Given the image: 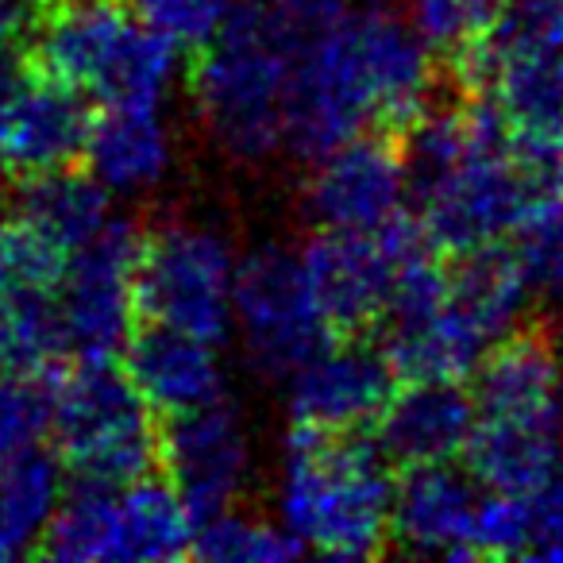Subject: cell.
I'll use <instances>...</instances> for the list:
<instances>
[{
  "instance_id": "cell-1",
  "label": "cell",
  "mask_w": 563,
  "mask_h": 563,
  "mask_svg": "<svg viewBox=\"0 0 563 563\" xmlns=\"http://www.w3.org/2000/svg\"><path fill=\"white\" fill-rule=\"evenodd\" d=\"M394 475L386 455L360 432L294 424L282 471V525L301 548L329 560H371L390 540Z\"/></svg>"
},
{
  "instance_id": "cell-2",
  "label": "cell",
  "mask_w": 563,
  "mask_h": 563,
  "mask_svg": "<svg viewBox=\"0 0 563 563\" xmlns=\"http://www.w3.org/2000/svg\"><path fill=\"white\" fill-rule=\"evenodd\" d=\"M27 43L35 70L109 109H158L178 70V47L143 27L124 0H51Z\"/></svg>"
},
{
  "instance_id": "cell-3",
  "label": "cell",
  "mask_w": 563,
  "mask_h": 563,
  "mask_svg": "<svg viewBox=\"0 0 563 563\" xmlns=\"http://www.w3.org/2000/svg\"><path fill=\"white\" fill-rule=\"evenodd\" d=\"M197 112L235 163H266L286 147V58L266 32L263 4L232 9L189 74Z\"/></svg>"
},
{
  "instance_id": "cell-4",
  "label": "cell",
  "mask_w": 563,
  "mask_h": 563,
  "mask_svg": "<svg viewBox=\"0 0 563 563\" xmlns=\"http://www.w3.org/2000/svg\"><path fill=\"white\" fill-rule=\"evenodd\" d=\"M55 452L78 478L128 486L158 467V421L124 371L74 363L51 398Z\"/></svg>"
},
{
  "instance_id": "cell-5",
  "label": "cell",
  "mask_w": 563,
  "mask_h": 563,
  "mask_svg": "<svg viewBox=\"0 0 563 563\" xmlns=\"http://www.w3.org/2000/svg\"><path fill=\"white\" fill-rule=\"evenodd\" d=\"M232 247L212 228L174 220L140 235L132 298L143 321L220 344L232 329Z\"/></svg>"
},
{
  "instance_id": "cell-6",
  "label": "cell",
  "mask_w": 563,
  "mask_h": 563,
  "mask_svg": "<svg viewBox=\"0 0 563 563\" xmlns=\"http://www.w3.org/2000/svg\"><path fill=\"white\" fill-rule=\"evenodd\" d=\"M232 321L251 367L266 378H286L332 340L309 294L301 255L282 243H263L235 263Z\"/></svg>"
},
{
  "instance_id": "cell-7",
  "label": "cell",
  "mask_w": 563,
  "mask_h": 563,
  "mask_svg": "<svg viewBox=\"0 0 563 563\" xmlns=\"http://www.w3.org/2000/svg\"><path fill=\"white\" fill-rule=\"evenodd\" d=\"M140 235L143 232L132 220L112 217L93 243L66 258L55 301L70 360L112 363L124 352L135 324L132 271Z\"/></svg>"
},
{
  "instance_id": "cell-8",
  "label": "cell",
  "mask_w": 563,
  "mask_h": 563,
  "mask_svg": "<svg viewBox=\"0 0 563 563\" xmlns=\"http://www.w3.org/2000/svg\"><path fill=\"white\" fill-rule=\"evenodd\" d=\"M158 467L194 521L232 509L251 478V440L240 409L217 398L186 413H166L158 424Z\"/></svg>"
},
{
  "instance_id": "cell-9",
  "label": "cell",
  "mask_w": 563,
  "mask_h": 563,
  "mask_svg": "<svg viewBox=\"0 0 563 563\" xmlns=\"http://www.w3.org/2000/svg\"><path fill=\"white\" fill-rule=\"evenodd\" d=\"M409 178L398 135H355L317 158L306 181V209L317 228L375 235L406 212Z\"/></svg>"
},
{
  "instance_id": "cell-10",
  "label": "cell",
  "mask_w": 563,
  "mask_h": 563,
  "mask_svg": "<svg viewBox=\"0 0 563 563\" xmlns=\"http://www.w3.org/2000/svg\"><path fill=\"white\" fill-rule=\"evenodd\" d=\"M290 421L317 432H363L398 390L383 347L363 336H336L290 375Z\"/></svg>"
},
{
  "instance_id": "cell-11",
  "label": "cell",
  "mask_w": 563,
  "mask_h": 563,
  "mask_svg": "<svg viewBox=\"0 0 563 563\" xmlns=\"http://www.w3.org/2000/svg\"><path fill=\"white\" fill-rule=\"evenodd\" d=\"M344 43L371 112H375V128L398 135L437 93L432 55L417 40L409 16H401L386 0L352 9L344 24Z\"/></svg>"
},
{
  "instance_id": "cell-12",
  "label": "cell",
  "mask_w": 563,
  "mask_h": 563,
  "mask_svg": "<svg viewBox=\"0 0 563 563\" xmlns=\"http://www.w3.org/2000/svg\"><path fill=\"white\" fill-rule=\"evenodd\" d=\"M298 255L332 340L367 336L375 324H383L394 294V263L378 235L321 228Z\"/></svg>"
},
{
  "instance_id": "cell-13",
  "label": "cell",
  "mask_w": 563,
  "mask_h": 563,
  "mask_svg": "<svg viewBox=\"0 0 563 563\" xmlns=\"http://www.w3.org/2000/svg\"><path fill=\"white\" fill-rule=\"evenodd\" d=\"M93 120L81 89L47 78L32 66L9 101L0 104V158L20 178L78 166Z\"/></svg>"
},
{
  "instance_id": "cell-14",
  "label": "cell",
  "mask_w": 563,
  "mask_h": 563,
  "mask_svg": "<svg viewBox=\"0 0 563 563\" xmlns=\"http://www.w3.org/2000/svg\"><path fill=\"white\" fill-rule=\"evenodd\" d=\"M471 378L478 417L563 429V363L544 324H525L498 336L475 363Z\"/></svg>"
},
{
  "instance_id": "cell-15",
  "label": "cell",
  "mask_w": 563,
  "mask_h": 563,
  "mask_svg": "<svg viewBox=\"0 0 563 563\" xmlns=\"http://www.w3.org/2000/svg\"><path fill=\"white\" fill-rule=\"evenodd\" d=\"M478 506V483L452 463H421L401 467L394 478L390 540L413 555H448L475 560L471 552V521Z\"/></svg>"
},
{
  "instance_id": "cell-16",
  "label": "cell",
  "mask_w": 563,
  "mask_h": 563,
  "mask_svg": "<svg viewBox=\"0 0 563 563\" xmlns=\"http://www.w3.org/2000/svg\"><path fill=\"white\" fill-rule=\"evenodd\" d=\"M475 424V398L460 383H406L390 394L371 429L386 463L421 467V463H452L455 455H463Z\"/></svg>"
},
{
  "instance_id": "cell-17",
  "label": "cell",
  "mask_w": 563,
  "mask_h": 563,
  "mask_svg": "<svg viewBox=\"0 0 563 563\" xmlns=\"http://www.w3.org/2000/svg\"><path fill=\"white\" fill-rule=\"evenodd\" d=\"M124 375L155 413H186L224 398V367L212 340L194 332L143 324L124 344Z\"/></svg>"
},
{
  "instance_id": "cell-18",
  "label": "cell",
  "mask_w": 563,
  "mask_h": 563,
  "mask_svg": "<svg viewBox=\"0 0 563 563\" xmlns=\"http://www.w3.org/2000/svg\"><path fill=\"white\" fill-rule=\"evenodd\" d=\"M486 347L490 340L448 301V290L421 313L386 317L383 355L398 383H463Z\"/></svg>"
},
{
  "instance_id": "cell-19",
  "label": "cell",
  "mask_w": 563,
  "mask_h": 563,
  "mask_svg": "<svg viewBox=\"0 0 563 563\" xmlns=\"http://www.w3.org/2000/svg\"><path fill=\"white\" fill-rule=\"evenodd\" d=\"M463 455H467V467H471L467 475L483 490L537 494L544 486V478L560 467L563 429L560 424L478 417Z\"/></svg>"
},
{
  "instance_id": "cell-20",
  "label": "cell",
  "mask_w": 563,
  "mask_h": 563,
  "mask_svg": "<svg viewBox=\"0 0 563 563\" xmlns=\"http://www.w3.org/2000/svg\"><path fill=\"white\" fill-rule=\"evenodd\" d=\"M16 220L55 243L63 255H74L104 232L112 220V201L93 174L63 166L20 181Z\"/></svg>"
},
{
  "instance_id": "cell-21",
  "label": "cell",
  "mask_w": 563,
  "mask_h": 563,
  "mask_svg": "<svg viewBox=\"0 0 563 563\" xmlns=\"http://www.w3.org/2000/svg\"><path fill=\"white\" fill-rule=\"evenodd\" d=\"M81 158L104 189L140 194L170 170V135L158 109H109L93 120Z\"/></svg>"
},
{
  "instance_id": "cell-22",
  "label": "cell",
  "mask_w": 563,
  "mask_h": 563,
  "mask_svg": "<svg viewBox=\"0 0 563 563\" xmlns=\"http://www.w3.org/2000/svg\"><path fill=\"white\" fill-rule=\"evenodd\" d=\"M197 521L170 483L143 475L117 486V563L181 560L194 544Z\"/></svg>"
},
{
  "instance_id": "cell-23",
  "label": "cell",
  "mask_w": 563,
  "mask_h": 563,
  "mask_svg": "<svg viewBox=\"0 0 563 563\" xmlns=\"http://www.w3.org/2000/svg\"><path fill=\"white\" fill-rule=\"evenodd\" d=\"M486 93L517 143L563 151V51L498 66Z\"/></svg>"
},
{
  "instance_id": "cell-24",
  "label": "cell",
  "mask_w": 563,
  "mask_h": 563,
  "mask_svg": "<svg viewBox=\"0 0 563 563\" xmlns=\"http://www.w3.org/2000/svg\"><path fill=\"white\" fill-rule=\"evenodd\" d=\"M552 51H563V0H501L483 40L448 70L460 86L486 89L498 66Z\"/></svg>"
},
{
  "instance_id": "cell-25",
  "label": "cell",
  "mask_w": 563,
  "mask_h": 563,
  "mask_svg": "<svg viewBox=\"0 0 563 563\" xmlns=\"http://www.w3.org/2000/svg\"><path fill=\"white\" fill-rule=\"evenodd\" d=\"M529 298L532 294L521 278V266H517L514 251L501 243L455 255V266H448V301L490 344L509 329H517Z\"/></svg>"
},
{
  "instance_id": "cell-26",
  "label": "cell",
  "mask_w": 563,
  "mask_h": 563,
  "mask_svg": "<svg viewBox=\"0 0 563 563\" xmlns=\"http://www.w3.org/2000/svg\"><path fill=\"white\" fill-rule=\"evenodd\" d=\"M63 498V460L43 448L0 460V563L40 548L43 529Z\"/></svg>"
},
{
  "instance_id": "cell-27",
  "label": "cell",
  "mask_w": 563,
  "mask_h": 563,
  "mask_svg": "<svg viewBox=\"0 0 563 563\" xmlns=\"http://www.w3.org/2000/svg\"><path fill=\"white\" fill-rule=\"evenodd\" d=\"M35 552L58 563H117V486L78 478L63 490Z\"/></svg>"
},
{
  "instance_id": "cell-28",
  "label": "cell",
  "mask_w": 563,
  "mask_h": 563,
  "mask_svg": "<svg viewBox=\"0 0 563 563\" xmlns=\"http://www.w3.org/2000/svg\"><path fill=\"white\" fill-rule=\"evenodd\" d=\"M66 355L55 290L0 294V367L55 375Z\"/></svg>"
},
{
  "instance_id": "cell-29",
  "label": "cell",
  "mask_w": 563,
  "mask_h": 563,
  "mask_svg": "<svg viewBox=\"0 0 563 563\" xmlns=\"http://www.w3.org/2000/svg\"><path fill=\"white\" fill-rule=\"evenodd\" d=\"M189 555L209 563H286L301 555V544L290 537L286 525L224 509V514L197 521Z\"/></svg>"
},
{
  "instance_id": "cell-30",
  "label": "cell",
  "mask_w": 563,
  "mask_h": 563,
  "mask_svg": "<svg viewBox=\"0 0 563 563\" xmlns=\"http://www.w3.org/2000/svg\"><path fill=\"white\" fill-rule=\"evenodd\" d=\"M514 258L532 298L563 301V197L540 201L517 220Z\"/></svg>"
},
{
  "instance_id": "cell-31",
  "label": "cell",
  "mask_w": 563,
  "mask_h": 563,
  "mask_svg": "<svg viewBox=\"0 0 563 563\" xmlns=\"http://www.w3.org/2000/svg\"><path fill=\"white\" fill-rule=\"evenodd\" d=\"M501 0H409V24L432 58L460 63L486 35Z\"/></svg>"
},
{
  "instance_id": "cell-32",
  "label": "cell",
  "mask_w": 563,
  "mask_h": 563,
  "mask_svg": "<svg viewBox=\"0 0 563 563\" xmlns=\"http://www.w3.org/2000/svg\"><path fill=\"white\" fill-rule=\"evenodd\" d=\"M55 378L0 367V460L40 448L51 429Z\"/></svg>"
},
{
  "instance_id": "cell-33",
  "label": "cell",
  "mask_w": 563,
  "mask_h": 563,
  "mask_svg": "<svg viewBox=\"0 0 563 563\" xmlns=\"http://www.w3.org/2000/svg\"><path fill=\"white\" fill-rule=\"evenodd\" d=\"M352 0H271L263 4L266 32L286 63L313 55L344 27Z\"/></svg>"
},
{
  "instance_id": "cell-34",
  "label": "cell",
  "mask_w": 563,
  "mask_h": 563,
  "mask_svg": "<svg viewBox=\"0 0 563 563\" xmlns=\"http://www.w3.org/2000/svg\"><path fill=\"white\" fill-rule=\"evenodd\" d=\"M128 12L178 51H201L232 16V0H124Z\"/></svg>"
},
{
  "instance_id": "cell-35",
  "label": "cell",
  "mask_w": 563,
  "mask_h": 563,
  "mask_svg": "<svg viewBox=\"0 0 563 563\" xmlns=\"http://www.w3.org/2000/svg\"><path fill=\"white\" fill-rule=\"evenodd\" d=\"M532 529V494L486 490L478 494L471 521V552L475 555H525Z\"/></svg>"
},
{
  "instance_id": "cell-36",
  "label": "cell",
  "mask_w": 563,
  "mask_h": 563,
  "mask_svg": "<svg viewBox=\"0 0 563 563\" xmlns=\"http://www.w3.org/2000/svg\"><path fill=\"white\" fill-rule=\"evenodd\" d=\"M525 555L563 563V467H555L532 494V529Z\"/></svg>"
},
{
  "instance_id": "cell-37",
  "label": "cell",
  "mask_w": 563,
  "mask_h": 563,
  "mask_svg": "<svg viewBox=\"0 0 563 563\" xmlns=\"http://www.w3.org/2000/svg\"><path fill=\"white\" fill-rule=\"evenodd\" d=\"M51 0H0V55L24 47L40 27Z\"/></svg>"
},
{
  "instance_id": "cell-38",
  "label": "cell",
  "mask_w": 563,
  "mask_h": 563,
  "mask_svg": "<svg viewBox=\"0 0 563 563\" xmlns=\"http://www.w3.org/2000/svg\"><path fill=\"white\" fill-rule=\"evenodd\" d=\"M4 174H9V166H4V158H0V186H4Z\"/></svg>"
}]
</instances>
